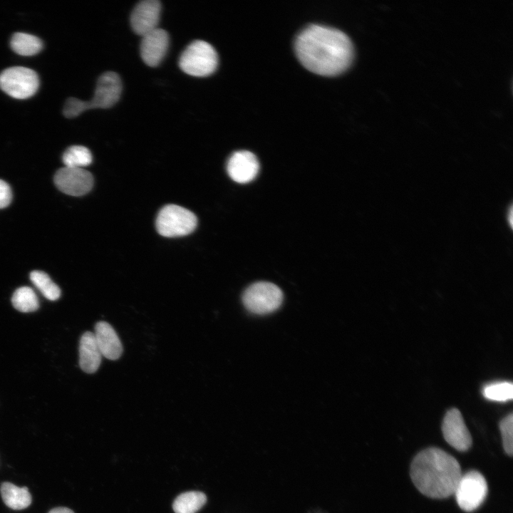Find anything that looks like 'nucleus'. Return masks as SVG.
I'll return each mask as SVG.
<instances>
[{
	"instance_id": "39448f33",
	"label": "nucleus",
	"mask_w": 513,
	"mask_h": 513,
	"mask_svg": "<svg viewBox=\"0 0 513 513\" xmlns=\"http://www.w3.org/2000/svg\"><path fill=\"white\" fill-rule=\"evenodd\" d=\"M197 224L194 213L176 204H167L159 212L155 222L157 232L166 237L185 236L192 232Z\"/></svg>"
},
{
	"instance_id": "6e6552de",
	"label": "nucleus",
	"mask_w": 513,
	"mask_h": 513,
	"mask_svg": "<svg viewBox=\"0 0 513 513\" xmlns=\"http://www.w3.org/2000/svg\"><path fill=\"white\" fill-rule=\"evenodd\" d=\"M487 489L484 476L476 470H472L462 475L453 494L460 509L470 512L483 503Z\"/></svg>"
},
{
	"instance_id": "7ed1b4c3",
	"label": "nucleus",
	"mask_w": 513,
	"mask_h": 513,
	"mask_svg": "<svg viewBox=\"0 0 513 513\" xmlns=\"http://www.w3.org/2000/svg\"><path fill=\"white\" fill-rule=\"evenodd\" d=\"M121 91L119 76L112 71L104 73L98 79L92 99L83 101L76 98H68L63 106V115L72 118L87 110L110 108L119 100Z\"/></svg>"
},
{
	"instance_id": "393cba45",
	"label": "nucleus",
	"mask_w": 513,
	"mask_h": 513,
	"mask_svg": "<svg viewBox=\"0 0 513 513\" xmlns=\"http://www.w3.org/2000/svg\"><path fill=\"white\" fill-rule=\"evenodd\" d=\"M48 513H74L71 509L67 507H56L52 509Z\"/></svg>"
},
{
	"instance_id": "4be33fe9",
	"label": "nucleus",
	"mask_w": 513,
	"mask_h": 513,
	"mask_svg": "<svg viewBox=\"0 0 513 513\" xmlns=\"http://www.w3.org/2000/svg\"><path fill=\"white\" fill-rule=\"evenodd\" d=\"M482 394L488 400L505 402L512 399L513 385L509 382L491 383L483 388Z\"/></svg>"
},
{
	"instance_id": "9b49d317",
	"label": "nucleus",
	"mask_w": 513,
	"mask_h": 513,
	"mask_svg": "<svg viewBox=\"0 0 513 513\" xmlns=\"http://www.w3.org/2000/svg\"><path fill=\"white\" fill-rule=\"evenodd\" d=\"M160 11L161 4L157 0L139 2L130 15V25L134 32L142 36L157 28Z\"/></svg>"
},
{
	"instance_id": "aec40b11",
	"label": "nucleus",
	"mask_w": 513,
	"mask_h": 513,
	"mask_svg": "<svg viewBox=\"0 0 513 513\" xmlns=\"http://www.w3.org/2000/svg\"><path fill=\"white\" fill-rule=\"evenodd\" d=\"M65 167L83 168L91 164L93 157L90 151L82 145L68 147L62 157Z\"/></svg>"
},
{
	"instance_id": "2eb2a0df",
	"label": "nucleus",
	"mask_w": 513,
	"mask_h": 513,
	"mask_svg": "<svg viewBox=\"0 0 513 513\" xmlns=\"http://www.w3.org/2000/svg\"><path fill=\"white\" fill-rule=\"evenodd\" d=\"M101 353L96 343L94 333L85 332L79 343V365L81 368L87 373L96 372L100 365Z\"/></svg>"
},
{
	"instance_id": "20e7f679",
	"label": "nucleus",
	"mask_w": 513,
	"mask_h": 513,
	"mask_svg": "<svg viewBox=\"0 0 513 513\" xmlns=\"http://www.w3.org/2000/svg\"><path fill=\"white\" fill-rule=\"evenodd\" d=\"M218 64V56L212 45L195 41L184 50L179 60L182 71L188 75L204 77L213 73Z\"/></svg>"
},
{
	"instance_id": "ddd939ff",
	"label": "nucleus",
	"mask_w": 513,
	"mask_h": 513,
	"mask_svg": "<svg viewBox=\"0 0 513 513\" xmlns=\"http://www.w3.org/2000/svg\"><path fill=\"white\" fill-rule=\"evenodd\" d=\"M169 45V36L166 31L157 28L142 36L140 56L150 67L158 66L164 58Z\"/></svg>"
},
{
	"instance_id": "f8f14e48",
	"label": "nucleus",
	"mask_w": 513,
	"mask_h": 513,
	"mask_svg": "<svg viewBox=\"0 0 513 513\" xmlns=\"http://www.w3.org/2000/svg\"><path fill=\"white\" fill-rule=\"evenodd\" d=\"M259 163L256 157L247 150L234 152L227 164L229 176L238 183H247L258 174Z\"/></svg>"
},
{
	"instance_id": "423d86ee",
	"label": "nucleus",
	"mask_w": 513,
	"mask_h": 513,
	"mask_svg": "<svg viewBox=\"0 0 513 513\" xmlns=\"http://www.w3.org/2000/svg\"><path fill=\"white\" fill-rule=\"evenodd\" d=\"M38 86V76L31 68L14 66L0 73V88L12 98H28L36 93Z\"/></svg>"
},
{
	"instance_id": "f3484780",
	"label": "nucleus",
	"mask_w": 513,
	"mask_h": 513,
	"mask_svg": "<svg viewBox=\"0 0 513 513\" xmlns=\"http://www.w3.org/2000/svg\"><path fill=\"white\" fill-rule=\"evenodd\" d=\"M12 50L20 56H31L39 53L43 48L41 40L36 36L17 32L11 39Z\"/></svg>"
},
{
	"instance_id": "b1692460",
	"label": "nucleus",
	"mask_w": 513,
	"mask_h": 513,
	"mask_svg": "<svg viewBox=\"0 0 513 513\" xmlns=\"http://www.w3.org/2000/svg\"><path fill=\"white\" fill-rule=\"evenodd\" d=\"M12 200V192L10 186L5 181L0 180V209L9 205Z\"/></svg>"
},
{
	"instance_id": "9d476101",
	"label": "nucleus",
	"mask_w": 513,
	"mask_h": 513,
	"mask_svg": "<svg viewBox=\"0 0 513 513\" xmlns=\"http://www.w3.org/2000/svg\"><path fill=\"white\" fill-rule=\"evenodd\" d=\"M442 431L446 442L457 450L464 452L471 447V435L457 409L452 408L446 413Z\"/></svg>"
},
{
	"instance_id": "5701e85b",
	"label": "nucleus",
	"mask_w": 513,
	"mask_h": 513,
	"mask_svg": "<svg viewBox=\"0 0 513 513\" xmlns=\"http://www.w3.org/2000/svg\"><path fill=\"white\" fill-rule=\"evenodd\" d=\"M502 445L505 452L509 456L513 453V415L509 414L499 423Z\"/></svg>"
},
{
	"instance_id": "6ab92c4d",
	"label": "nucleus",
	"mask_w": 513,
	"mask_h": 513,
	"mask_svg": "<svg viewBox=\"0 0 513 513\" xmlns=\"http://www.w3.org/2000/svg\"><path fill=\"white\" fill-rule=\"evenodd\" d=\"M11 302L16 310L24 313L35 311L39 307L36 293L28 286L17 289L12 296Z\"/></svg>"
},
{
	"instance_id": "f03ea898",
	"label": "nucleus",
	"mask_w": 513,
	"mask_h": 513,
	"mask_svg": "<svg viewBox=\"0 0 513 513\" xmlns=\"http://www.w3.org/2000/svg\"><path fill=\"white\" fill-rule=\"evenodd\" d=\"M461 476L457 460L437 447L420 451L410 465V477L415 486L422 494L434 499L453 494Z\"/></svg>"
},
{
	"instance_id": "4468645a",
	"label": "nucleus",
	"mask_w": 513,
	"mask_h": 513,
	"mask_svg": "<svg viewBox=\"0 0 513 513\" xmlns=\"http://www.w3.org/2000/svg\"><path fill=\"white\" fill-rule=\"evenodd\" d=\"M94 336L102 356L115 361L123 353L122 343L112 326L105 321H99L95 326Z\"/></svg>"
},
{
	"instance_id": "412c9836",
	"label": "nucleus",
	"mask_w": 513,
	"mask_h": 513,
	"mask_svg": "<svg viewBox=\"0 0 513 513\" xmlns=\"http://www.w3.org/2000/svg\"><path fill=\"white\" fill-rule=\"evenodd\" d=\"M30 279L43 296L48 300L56 301L59 299L61 289L46 273L37 270L33 271L30 274Z\"/></svg>"
},
{
	"instance_id": "dca6fc26",
	"label": "nucleus",
	"mask_w": 513,
	"mask_h": 513,
	"mask_svg": "<svg viewBox=\"0 0 513 513\" xmlns=\"http://www.w3.org/2000/svg\"><path fill=\"white\" fill-rule=\"evenodd\" d=\"M0 492L5 504L12 509H26L31 503V495L26 487H19L5 482L1 485Z\"/></svg>"
},
{
	"instance_id": "0eeeda50",
	"label": "nucleus",
	"mask_w": 513,
	"mask_h": 513,
	"mask_svg": "<svg viewBox=\"0 0 513 513\" xmlns=\"http://www.w3.org/2000/svg\"><path fill=\"white\" fill-rule=\"evenodd\" d=\"M283 301V293L275 284L259 281L250 285L242 295L245 307L252 313L265 314L277 309Z\"/></svg>"
},
{
	"instance_id": "f257e3e1",
	"label": "nucleus",
	"mask_w": 513,
	"mask_h": 513,
	"mask_svg": "<svg viewBox=\"0 0 513 513\" xmlns=\"http://www.w3.org/2000/svg\"><path fill=\"white\" fill-rule=\"evenodd\" d=\"M296 56L309 71L324 76H336L348 68L353 57V44L343 32L321 25H310L296 37Z\"/></svg>"
},
{
	"instance_id": "a211bd4d",
	"label": "nucleus",
	"mask_w": 513,
	"mask_h": 513,
	"mask_svg": "<svg viewBox=\"0 0 513 513\" xmlns=\"http://www.w3.org/2000/svg\"><path fill=\"white\" fill-rule=\"evenodd\" d=\"M207 497L201 492L191 491L180 494L174 500L175 513H196L206 503Z\"/></svg>"
},
{
	"instance_id": "1a4fd4ad",
	"label": "nucleus",
	"mask_w": 513,
	"mask_h": 513,
	"mask_svg": "<svg viewBox=\"0 0 513 513\" xmlns=\"http://www.w3.org/2000/svg\"><path fill=\"white\" fill-rule=\"evenodd\" d=\"M53 180L60 191L76 197L87 194L93 185L92 174L83 168L63 167L57 170Z\"/></svg>"
}]
</instances>
